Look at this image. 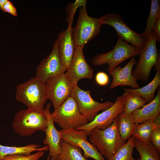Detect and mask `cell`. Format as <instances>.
<instances>
[{"mask_svg":"<svg viewBox=\"0 0 160 160\" xmlns=\"http://www.w3.org/2000/svg\"><path fill=\"white\" fill-rule=\"evenodd\" d=\"M15 99L26 105L28 109L43 112L45 104L48 99L46 83L36 77L18 84Z\"/></svg>","mask_w":160,"mask_h":160,"instance_id":"6da1fadb","label":"cell"},{"mask_svg":"<svg viewBox=\"0 0 160 160\" xmlns=\"http://www.w3.org/2000/svg\"><path fill=\"white\" fill-rule=\"evenodd\" d=\"M89 140L107 159L126 143L119 133L117 117L108 128L103 130L98 128L93 129L89 136Z\"/></svg>","mask_w":160,"mask_h":160,"instance_id":"7a4b0ae2","label":"cell"},{"mask_svg":"<svg viewBox=\"0 0 160 160\" xmlns=\"http://www.w3.org/2000/svg\"><path fill=\"white\" fill-rule=\"evenodd\" d=\"M47 121L44 112L40 113L28 109L17 113L12 123L14 131L22 136H29L38 131L45 132Z\"/></svg>","mask_w":160,"mask_h":160,"instance_id":"3957f363","label":"cell"},{"mask_svg":"<svg viewBox=\"0 0 160 160\" xmlns=\"http://www.w3.org/2000/svg\"><path fill=\"white\" fill-rule=\"evenodd\" d=\"M51 115L54 123L63 129H77L89 123L80 112L75 100L71 96L55 109Z\"/></svg>","mask_w":160,"mask_h":160,"instance_id":"277c9868","label":"cell"},{"mask_svg":"<svg viewBox=\"0 0 160 160\" xmlns=\"http://www.w3.org/2000/svg\"><path fill=\"white\" fill-rule=\"evenodd\" d=\"M140 52L139 49L118 37L113 49L106 53L96 54L92 61L95 66L108 64L107 71L109 72L125 60L140 55Z\"/></svg>","mask_w":160,"mask_h":160,"instance_id":"5b68a950","label":"cell"},{"mask_svg":"<svg viewBox=\"0 0 160 160\" xmlns=\"http://www.w3.org/2000/svg\"><path fill=\"white\" fill-rule=\"evenodd\" d=\"M103 24L99 18L89 16L86 6L80 8L78 19L72 32L76 47H83L96 37L100 33Z\"/></svg>","mask_w":160,"mask_h":160,"instance_id":"8992f818","label":"cell"},{"mask_svg":"<svg viewBox=\"0 0 160 160\" xmlns=\"http://www.w3.org/2000/svg\"><path fill=\"white\" fill-rule=\"evenodd\" d=\"M155 35L151 32L148 39L141 50L140 57L132 75L137 80L143 82L148 81L150 77L151 69L156 63L159 53L156 47Z\"/></svg>","mask_w":160,"mask_h":160,"instance_id":"52a82bcc","label":"cell"},{"mask_svg":"<svg viewBox=\"0 0 160 160\" xmlns=\"http://www.w3.org/2000/svg\"><path fill=\"white\" fill-rule=\"evenodd\" d=\"M91 91H85L78 85L74 86L71 96L76 101L80 112L87 119L89 122L92 121L99 112L105 111L113 103L108 100L100 103L93 100L90 95Z\"/></svg>","mask_w":160,"mask_h":160,"instance_id":"ba28073f","label":"cell"},{"mask_svg":"<svg viewBox=\"0 0 160 160\" xmlns=\"http://www.w3.org/2000/svg\"><path fill=\"white\" fill-rule=\"evenodd\" d=\"M103 25H109L116 31L118 37L127 43H130L135 47L141 50L146 40L142 34L134 31L123 21L121 16L117 14L109 13L99 18Z\"/></svg>","mask_w":160,"mask_h":160,"instance_id":"9c48e42d","label":"cell"},{"mask_svg":"<svg viewBox=\"0 0 160 160\" xmlns=\"http://www.w3.org/2000/svg\"><path fill=\"white\" fill-rule=\"evenodd\" d=\"M58 47L57 39L50 54L41 61L37 68L36 77L45 83L53 77L65 73L66 70L60 60Z\"/></svg>","mask_w":160,"mask_h":160,"instance_id":"30bf717a","label":"cell"},{"mask_svg":"<svg viewBox=\"0 0 160 160\" xmlns=\"http://www.w3.org/2000/svg\"><path fill=\"white\" fill-rule=\"evenodd\" d=\"M62 139L70 144L79 147L84 152V156L86 158H92L95 160H105L95 146L89 141L87 131L84 130H77L75 129H60Z\"/></svg>","mask_w":160,"mask_h":160,"instance_id":"8fae6325","label":"cell"},{"mask_svg":"<svg viewBox=\"0 0 160 160\" xmlns=\"http://www.w3.org/2000/svg\"><path fill=\"white\" fill-rule=\"evenodd\" d=\"M46 83L48 99L52 103L55 109L71 96L74 87L65 73L49 79Z\"/></svg>","mask_w":160,"mask_h":160,"instance_id":"7c38bea8","label":"cell"},{"mask_svg":"<svg viewBox=\"0 0 160 160\" xmlns=\"http://www.w3.org/2000/svg\"><path fill=\"white\" fill-rule=\"evenodd\" d=\"M84 47H76L71 61L65 73L71 83L75 86L82 79H91L94 71L87 62L83 52Z\"/></svg>","mask_w":160,"mask_h":160,"instance_id":"4fadbf2b","label":"cell"},{"mask_svg":"<svg viewBox=\"0 0 160 160\" xmlns=\"http://www.w3.org/2000/svg\"><path fill=\"white\" fill-rule=\"evenodd\" d=\"M124 105L122 96H118L111 107L97 114L92 121L77 130H86L89 136L92 130L95 128L103 130L108 128L111 125L118 114L123 112Z\"/></svg>","mask_w":160,"mask_h":160,"instance_id":"5bb4252c","label":"cell"},{"mask_svg":"<svg viewBox=\"0 0 160 160\" xmlns=\"http://www.w3.org/2000/svg\"><path fill=\"white\" fill-rule=\"evenodd\" d=\"M51 106L50 103H47L44 111L47 117V126L45 132L46 136L43 143L48 146L49 151L47 160H57L61 152L60 141L62 136L54 125L50 111Z\"/></svg>","mask_w":160,"mask_h":160,"instance_id":"9a60e30c","label":"cell"},{"mask_svg":"<svg viewBox=\"0 0 160 160\" xmlns=\"http://www.w3.org/2000/svg\"><path fill=\"white\" fill-rule=\"evenodd\" d=\"M137 62L135 57H132L124 67L119 66L109 71V74L113 78L110 89H112L119 86H129L135 89L140 88L137 80L132 75L133 68Z\"/></svg>","mask_w":160,"mask_h":160,"instance_id":"2e32d148","label":"cell"},{"mask_svg":"<svg viewBox=\"0 0 160 160\" xmlns=\"http://www.w3.org/2000/svg\"><path fill=\"white\" fill-rule=\"evenodd\" d=\"M72 24H68L67 29L60 32L57 39L59 43V54L60 60L66 69L72 59L76 48L72 32Z\"/></svg>","mask_w":160,"mask_h":160,"instance_id":"e0dca14e","label":"cell"},{"mask_svg":"<svg viewBox=\"0 0 160 160\" xmlns=\"http://www.w3.org/2000/svg\"><path fill=\"white\" fill-rule=\"evenodd\" d=\"M160 115V89L158 88L157 95L151 102L132 112L130 116L135 124L148 120H153Z\"/></svg>","mask_w":160,"mask_h":160,"instance_id":"ac0fdd59","label":"cell"},{"mask_svg":"<svg viewBox=\"0 0 160 160\" xmlns=\"http://www.w3.org/2000/svg\"><path fill=\"white\" fill-rule=\"evenodd\" d=\"M47 145L41 147L37 144H31L22 146H9L0 145V160H3L6 157L16 154L29 155L35 151H47Z\"/></svg>","mask_w":160,"mask_h":160,"instance_id":"d6986e66","label":"cell"},{"mask_svg":"<svg viewBox=\"0 0 160 160\" xmlns=\"http://www.w3.org/2000/svg\"><path fill=\"white\" fill-rule=\"evenodd\" d=\"M160 85V70L156 71L152 80L145 86L137 89L124 88L125 91H129L138 95L143 97L147 103L152 101L155 98V93Z\"/></svg>","mask_w":160,"mask_h":160,"instance_id":"ffe728a7","label":"cell"},{"mask_svg":"<svg viewBox=\"0 0 160 160\" xmlns=\"http://www.w3.org/2000/svg\"><path fill=\"white\" fill-rule=\"evenodd\" d=\"M134 148L140 156L139 160H160V151L150 142L145 143L135 138Z\"/></svg>","mask_w":160,"mask_h":160,"instance_id":"44dd1931","label":"cell"},{"mask_svg":"<svg viewBox=\"0 0 160 160\" xmlns=\"http://www.w3.org/2000/svg\"><path fill=\"white\" fill-rule=\"evenodd\" d=\"M121 96L124 103L123 112L128 116H130L134 111L142 108L147 103L143 97L130 92L125 91Z\"/></svg>","mask_w":160,"mask_h":160,"instance_id":"7402d4cb","label":"cell"},{"mask_svg":"<svg viewBox=\"0 0 160 160\" xmlns=\"http://www.w3.org/2000/svg\"><path fill=\"white\" fill-rule=\"evenodd\" d=\"M61 152L57 160H89L83 156L79 147L72 145L63 139L60 141Z\"/></svg>","mask_w":160,"mask_h":160,"instance_id":"603a6c76","label":"cell"},{"mask_svg":"<svg viewBox=\"0 0 160 160\" xmlns=\"http://www.w3.org/2000/svg\"><path fill=\"white\" fill-rule=\"evenodd\" d=\"M118 128L119 133L122 138L126 141L132 135L135 124L130 116L121 112L117 116Z\"/></svg>","mask_w":160,"mask_h":160,"instance_id":"cb8c5ba5","label":"cell"},{"mask_svg":"<svg viewBox=\"0 0 160 160\" xmlns=\"http://www.w3.org/2000/svg\"><path fill=\"white\" fill-rule=\"evenodd\" d=\"M156 127L153 120H148L135 124L132 136L148 143L150 142L149 138L151 132Z\"/></svg>","mask_w":160,"mask_h":160,"instance_id":"d4e9b609","label":"cell"},{"mask_svg":"<svg viewBox=\"0 0 160 160\" xmlns=\"http://www.w3.org/2000/svg\"><path fill=\"white\" fill-rule=\"evenodd\" d=\"M159 17V1L152 0L150 13L147 20L146 27L144 31L142 33L146 41L148 40L149 38L153 28Z\"/></svg>","mask_w":160,"mask_h":160,"instance_id":"484cf974","label":"cell"},{"mask_svg":"<svg viewBox=\"0 0 160 160\" xmlns=\"http://www.w3.org/2000/svg\"><path fill=\"white\" fill-rule=\"evenodd\" d=\"M135 140L134 137H131L124 145L107 160H139V159H135L132 156Z\"/></svg>","mask_w":160,"mask_h":160,"instance_id":"4316f807","label":"cell"},{"mask_svg":"<svg viewBox=\"0 0 160 160\" xmlns=\"http://www.w3.org/2000/svg\"><path fill=\"white\" fill-rule=\"evenodd\" d=\"M87 1V0H76L68 4L65 8V21L68 24L73 23L74 15L77 9L86 6Z\"/></svg>","mask_w":160,"mask_h":160,"instance_id":"83f0119b","label":"cell"},{"mask_svg":"<svg viewBox=\"0 0 160 160\" xmlns=\"http://www.w3.org/2000/svg\"><path fill=\"white\" fill-rule=\"evenodd\" d=\"M44 153V151H39L29 155L16 154L7 156L3 160H39Z\"/></svg>","mask_w":160,"mask_h":160,"instance_id":"f1b7e54d","label":"cell"},{"mask_svg":"<svg viewBox=\"0 0 160 160\" xmlns=\"http://www.w3.org/2000/svg\"><path fill=\"white\" fill-rule=\"evenodd\" d=\"M149 140L153 146L160 151V127H156L153 130Z\"/></svg>","mask_w":160,"mask_h":160,"instance_id":"f546056e","label":"cell"},{"mask_svg":"<svg viewBox=\"0 0 160 160\" xmlns=\"http://www.w3.org/2000/svg\"><path fill=\"white\" fill-rule=\"evenodd\" d=\"M1 9L4 12L9 13L14 17L17 16L16 8L9 0H5Z\"/></svg>","mask_w":160,"mask_h":160,"instance_id":"4dcf8cb0","label":"cell"},{"mask_svg":"<svg viewBox=\"0 0 160 160\" xmlns=\"http://www.w3.org/2000/svg\"><path fill=\"white\" fill-rule=\"evenodd\" d=\"M95 81L99 85L104 86L107 85L109 82V77L105 73L100 72L97 73L95 76Z\"/></svg>","mask_w":160,"mask_h":160,"instance_id":"1f68e13d","label":"cell"},{"mask_svg":"<svg viewBox=\"0 0 160 160\" xmlns=\"http://www.w3.org/2000/svg\"><path fill=\"white\" fill-rule=\"evenodd\" d=\"M160 17H159L154 25L151 32L155 35L156 42H160Z\"/></svg>","mask_w":160,"mask_h":160,"instance_id":"d6a6232c","label":"cell"},{"mask_svg":"<svg viewBox=\"0 0 160 160\" xmlns=\"http://www.w3.org/2000/svg\"><path fill=\"white\" fill-rule=\"evenodd\" d=\"M155 70L156 71L160 70V55L159 53L158 56L155 64Z\"/></svg>","mask_w":160,"mask_h":160,"instance_id":"836d02e7","label":"cell"},{"mask_svg":"<svg viewBox=\"0 0 160 160\" xmlns=\"http://www.w3.org/2000/svg\"><path fill=\"white\" fill-rule=\"evenodd\" d=\"M153 121L156 126L160 127V115L153 120Z\"/></svg>","mask_w":160,"mask_h":160,"instance_id":"e575fe53","label":"cell"}]
</instances>
